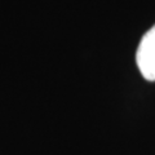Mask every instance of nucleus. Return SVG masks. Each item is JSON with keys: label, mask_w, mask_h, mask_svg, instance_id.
Returning <instances> with one entry per match:
<instances>
[{"label": "nucleus", "mask_w": 155, "mask_h": 155, "mask_svg": "<svg viewBox=\"0 0 155 155\" xmlns=\"http://www.w3.org/2000/svg\"><path fill=\"white\" fill-rule=\"evenodd\" d=\"M136 62L141 75L155 81V25L142 36L136 53Z\"/></svg>", "instance_id": "obj_1"}]
</instances>
